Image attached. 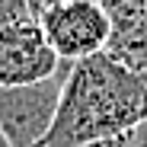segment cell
<instances>
[{
  "mask_svg": "<svg viewBox=\"0 0 147 147\" xmlns=\"http://www.w3.org/2000/svg\"><path fill=\"white\" fill-rule=\"evenodd\" d=\"M48 45L64 64H77L106 51L109 45V19L99 3L93 0H58L38 16Z\"/></svg>",
  "mask_w": 147,
  "mask_h": 147,
  "instance_id": "3",
  "label": "cell"
},
{
  "mask_svg": "<svg viewBox=\"0 0 147 147\" xmlns=\"http://www.w3.org/2000/svg\"><path fill=\"white\" fill-rule=\"evenodd\" d=\"M64 61L48 45L42 22L26 16L0 29V86H32L51 80Z\"/></svg>",
  "mask_w": 147,
  "mask_h": 147,
  "instance_id": "4",
  "label": "cell"
},
{
  "mask_svg": "<svg viewBox=\"0 0 147 147\" xmlns=\"http://www.w3.org/2000/svg\"><path fill=\"white\" fill-rule=\"evenodd\" d=\"M55 3H58V0H26V7H29V16H32V19H38L42 13H48Z\"/></svg>",
  "mask_w": 147,
  "mask_h": 147,
  "instance_id": "7",
  "label": "cell"
},
{
  "mask_svg": "<svg viewBox=\"0 0 147 147\" xmlns=\"http://www.w3.org/2000/svg\"><path fill=\"white\" fill-rule=\"evenodd\" d=\"M93 3H99V0H93Z\"/></svg>",
  "mask_w": 147,
  "mask_h": 147,
  "instance_id": "11",
  "label": "cell"
},
{
  "mask_svg": "<svg viewBox=\"0 0 147 147\" xmlns=\"http://www.w3.org/2000/svg\"><path fill=\"white\" fill-rule=\"evenodd\" d=\"M83 147H128V134H121V138H106V141H93V144H83Z\"/></svg>",
  "mask_w": 147,
  "mask_h": 147,
  "instance_id": "9",
  "label": "cell"
},
{
  "mask_svg": "<svg viewBox=\"0 0 147 147\" xmlns=\"http://www.w3.org/2000/svg\"><path fill=\"white\" fill-rule=\"evenodd\" d=\"M147 121V74L128 70L106 51L70 64L55 125L42 147H83L121 138Z\"/></svg>",
  "mask_w": 147,
  "mask_h": 147,
  "instance_id": "1",
  "label": "cell"
},
{
  "mask_svg": "<svg viewBox=\"0 0 147 147\" xmlns=\"http://www.w3.org/2000/svg\"><path fill=\"white\" fill-rule=\"evenodd\" d=\"M70 64H64L51 80L32 86H0V131L7 134L13 147H38L55 125L61 86Z\"/></svg>",
  "mask_w": 147,
  "mask_h": 147,
  "instance_id": "2",
  "label": "cell"
},
{
  "mask_svg": "<svg viewBox=\"0 0 147 147\" xmlns=\"http://www.w3.org/2000/svg\"><path fill=\"white\" fill-rule=\"evenodd\" d=\"M128 147H147V121H141L134 131H128Z\"/></svg>",
  "mask_w": 147,
  "mask_h": 147,
  "instance_id": "8",
  "label": "cell"
},
{
  "mask_svg": "<svg viewBox=\"0 0 147 147\" xmlns=\"http://www.w3.org/2000/svg\"><path fill=\"white\" fill-rule=\"evenodd\" d=\"M38 147H42V144H38Z\"/></svg>",
  "mask_w": 147,
  "mask_h": 147,
  "instance_id": "12",
  "label": "cell"
},
{
  "mask_svg": "<svg viewBox=\"0 0 147 147\" xmlns=\"http://www.w3.org/2000/svg\"><path fill=\"white\" fill-rule=\"evenodd\" d=\"M0 147H13V144L7 141V134H3V131H0Z\"/></svg>",
  "mask_w": 147,
  "mask_h": 147,
  "instance_id": "10",
  "label": "cell"
},
{
  "mask_svg": "<svg viewBox=\"0 0 147 147\" xmlns=\"http://www.w3.org/2000/svg\"><path fill=\"white\" fill-rule=\"evenodd\" d=\"M29 16V7L26 0H0V29L10 26V22H19Z\"/></svg>",
  "mask_w": 147,
  "mask_h": 147,
  "instance_id": "6",
  "label": "cell"
},
{
  "mask_svg": "<svg viewBox=\"0 0 147 147\" xmlns=\"http://www.w3.org/2000/svg\"><path fill=\"white\" fill-rule=\"evenodd\" d=\"M99 7L109 19L106 55L147 74V0H99Z\"/></svg>",
  "mask_w": 147,
  "mask_h": 147,
  "instance_id": "5",
  "label": "cell"
}]
</instances>
